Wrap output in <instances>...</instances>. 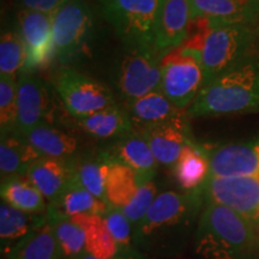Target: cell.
<instances>
[{
    "instance_id": "6da1fadb",
    "label": "cell",
    "mask_w": 259,
    "mask_h": 259,
    "mask_svg": "<svg viewBox=\"0 0 259 259\" xmlns=\"http://www.w3.org/2000/svg\"><path fill=\"white\" fill-rule=\"evenodd\" d=\"M204 199L193 192L158 193L144 219L134 228L135 246L150 257H174L193 242Z\"/></svg>"
},
{
    "instance_id": "7a4b0ae2",
    "label": "cell",
    "mask_w": 259,
    "mask_h": 259,
    "mask_svg": "<svg viewBox=\"0 0 259 259\" xmlns=\"http://www.w3.org/2000/svg\"><path fill=\"white\" fill-rule=\"evenodd\" d=\"M253 32L248 24L194 18L180 48L200 58L206 85L253 52Z\"/></svg>"
},
{
    "instance_id": "3957f363",
    "label": "cell",
    "mask_w": 259,
    "mask_h": 259,
    "mask_svg": "<svg viewBox=\"0 0 259 259\" xmlns=\"http://www.w3.org/2000/svg\"><path fill=\"white\" fill-rule=\"evenodd\" d=\"M193 251L202 259H259L257 226L232 209L208 203L200 212Z\"/></svg>"
},
{
    "instance_id": "277c9868",
    "label": "cell",
    "mask_w": 259,
    "mask_h": 259,
    "mask_svg": "<svg viewBox=\"0 0 259 259\" xmlns=\"http://www.w3.org/2000/svg\"><path fill=\"white\" fill-rule=\"evenodd\" d=\"M259 112V54H248L203 87L187 109L193 118Z\"/></svg>"
},
{
    "instance_id": "5b68a950",
    "label": "cell",
    "mask_w": 259,
    "mask_h": 259,
    "mask_svg": "<svg viewBox=\"0 0 259 259\" xmlns=\"http://www.w3.org/2000/svg\"><path fill=\"white\" fill-rule=\"evenodd\" d=\"M103 15L130 50H155L164 0H101Z\"/></svg>"
},
{
    "instance_id": "8992f818",
    "label": "cell",
    "mask_w": 259,
    "mask_h": 259,
    "mask_svg": "<svg viewBox=\"0 0 259 259\" xmlns=\"http://www.w3.org/2000/svg\"><path fill=\"white\" fill-rule=\"evenodd\" d=\"M161 69V92L181 111L189 109L205 83L200 58L178 47L162 57Z\"/></svg>"
},
{
    "instance_id": "52a82bcc",
    "label": "cell",
    "mask_w": 259,
    "mask_h": 259,
    "mask_svg": "<svg viewBox=\"0 0 259 259\" xmlns=\"http://www.w3.org/2000/svg\"><path fill=\"white\" fill-rule=\"evenodd\" d=\"M56 89L67 112L76 119L115 106L114 97L106 85L73 69L60 71Z\"/></svg>"
},
{
    "instance_id": "ba28073f",
    "label": "cell",
    "mask_w": 259,
    "mask_h": 259,
    "mask_svg": "<svg viewBox=\"0 0 259 259\" xmlns=\"http://www.w3.org/2000/svg\"><path fill=\"white\" fill-rule=\"evenodd\" d=\"M208 203L232 209L257 226L259 222V179L257 177L211 178L199 189Z\"/></svg>"
},
{
    "instance_id": "9c48e42d",
    "label": "cell",
    "mask_w": 259,
    "mask_h": 259,
    "mask_svg": "<svg viewBox=\"0 0 259 259\" xmlns=\"http://www.w3.org/2000/svg\"><path fill=\"white\" fill-rule=\"evenodd\" d=\"M94 25V15L85 0H69L53 16V42L60 61L72 59L85 45Z\"/></svg>"
},
{
    "instance_id": "30bf717a",
    "label": "cell",
    "mask_w": 259,
    "mask_h": 259,
    "mask_svg": "<svg viewBox=\"0 0 259 259\" xmlns=\"http://www.w3.org/2000/svg\"><path fill=\"white\" fill-rule=\"evenodd\" d=\"M162 57L155 50H130L122 59L118 88L126 101L161 90Z\"/></svg>"
},
{
    "instance_id": "8fae6325",
    "label": "cell",
    "mask_w": 259,
    "mask_h": 259,
    "mask_svg": "<svg viewBox=\"0 0 259 259\" xmlns=\"http://www.w3.org/2000/svg\"><path fill=\"white\" fill-rule=\"evenodd\" d=\"M17 19L19 35L23 38L27 50L25 72L46 67L56 57L53 17L44 12L22 9L19 10Z\"/></svg>"
},
{
    "instance_id": "7c38bea8",
    "label": "cell",
    "mask_w": 259,
    "mask_h": 259,
    "mask_svg": "<svg viewBox=\"0 0 259 259\" xmlns=\"http://www.w3.org/2000/svg\"><path fill=\"white\" fill-rule=\"evenodd\" d=\"M210 177H259V138L246 143L225 144L206 149Z\"/></svg>"
},
{
    "instance_id": "4fadbf2b",
    "label": "cell",
    "mask_w": 259,
    "mask_h": 259,
    "mask_svg": "<svg viewBox=\"0 0 259 259\" xmlns=\"http://www.w3.org/2000/svg\"><path fill=\"white\" fill-rule=\"evenodd\" d=\"M17 134L25 137L31 130L44 124L50 113L51 97L47 87L32 74H22L17 82Z\"/></svg>"
},
{
    "instance_id": "5bb4252c",
    "label": "cell",
    "mask_w": 259,
    "mask_h": 259,
    "mask_svg": "<svg viewBox=\"0 0 259 259\" xmlns=\"http://www.w3.org/2000/svg\"><path fill=\"white\" fill-rule=\"evenodd\" d=\"M153 151L157 163L163 166L176 164L181 151L190 142V131L183 115L161 124L139 128Z\"/></svg>"
},
{
    "instance_id": "9a60e30c",
    "label": "cell",
    "mask_w": 259,
    "mask_h": 259,
    "mask_svg": "<svg viewBox=\"0 0 259 259\" xmlns=\"http://www.w3.org/2000/svg\"><path fill=\"white\" fill-rule=\"evenodd\" d=\"M190 23L189 0H164L157 24L155 51L163 57L180 47L189 36Z\"/></svg>"
},
{
    "instance_id": "2e32d148",
    "label": "cell",
    "mask_w": 259,
    "mask_h": 259,
    "mask_svg": "<svg viewBox=\"0 0 259 259\" xmlns=\"http://www.w3.org/2000/svg\"><path fill=\"white\" fill-rule=\"evenodd\" d=\"M105 200L96 198L93 193L79 185L74 178L57 198L48 203L46 210L47 223L69 220L82 213L103 215L108 210Z\"/></svg>"
},
{
    "instance_id": "e0dca14e",
    "label": "cell",
    "mask_w": 259,
    "mask_h": 259,
    "mask_svg": "<svg viewBox=\"0 0 259 259\" xmlns=\"http://www.w3.org/2000/svg\"><path fill=\"white\" fill-rule=\"evenodd\" d=\"M191 19L206 17L257 27L259 0H189Z\"/></svg>"
},
{
    "instance_id": "ac0fdd59",
    "label": "cell",
    "mask_w": 259,
    "mask_h": 259,
    "mask_svg": "<svg viewBox=\"0 0 259 259\" xmlns=\"http://www.w3.org/2000/svg\"><path fill=\"white\" fill-rule=\"evenodd\" d=\"M109 163H121L132 169L154 177L156 170L157 161L148 142L138 132L118 138L108 150L101 153Z\"/></svg>"
},
{
    "instance_id": "d6986e66",
    "label": "cell",
    "mask_w": 259,
    "mask_h": 259,
    "mask_svg": "<svg viewBox=\"0 0 259 259\" xmlns=\"http://www.w3.org/2000/svg\"><path fill=\"white\" fill-rule=\"evenodd\" d=\"M73 173L74 166L70 158L40 157L29 168L27 178L50 203L69 185Z\"/></svg>"
},
{
    "instance_id": "ffe728a7",
    "label": "cell",
    "mask_w": 259,
    "mask_h": 259,
    "mask_svg": "<svg viewBox=\"0 0 259 259\" xmlns=\"http://www.w3.org/2000/svg\"><path fill=\"white\" fill-rule=\"evenodd\" d=\"M47 225L46 213H28L5 202L0 205V247L2 258L10 254L23 239Z\"/></svg>"
},
{
    "instance_id": "44dd1931",
    "label": "cell",
    "mask_w": 259,
    "mask_h": 259,
    "mask_svg": "<svg viewBox=\"0 0 259 259\" xmlns=\"http://www.w3.org/2000/svg\"><path fill=\"white\" fill-rule=\"evenodd\" d=\"M153 177L145 176L121 163H109L105 181V200L108 206L124 209L139 189Z\"/></svg>"
},
{
    "instance_id": "7402d4cb",
    "label": "cell",
    "mask_w": 259,
    "mask_h": 259,
    "mask_svg": "<svg viewBox=\"0 0 259 259\" xmlns=\"http://www.w3.org/2000/svg\"><path fill=\"white\" fill-rule=\"evenodd\" d=\"M174 177L185 192L202 189L210 177V161L205 148L190 142L174 164Z\"/></svg>"
},
{
    "instance_id": "603a6c76",
    "label": "cell",
    "mask_w": 259,
    "mask_h": 259,
    "mask_svg": "<svg viewBox=\"0 0 259 259\" xmlns=\"http://www.w3.org/2000/svg\"><path fill=\"white\" fill-rule=\"evenodd\" d=\"M42 157L18 134L2 136L0 142V171L2 180L11 178L27 177L29 168L35 161Z\"/></svg>"
},
{
    "instance_id": "cb8c5ba5",
    "label": "cell",
    "mask_w": 259,
    "mask_h": 259,
    "mask_svg": "<svg viewBox=\"0 0 259 259\" xmlns=\"http://www.w3.org/2000/svg\"><path fill=\"white\" fill-rule=\"evenodd\" d=\"M127 103L130 118L134 125H138L139 128L171 120L183 115L184 112L174 106L161 90L153 92Z\"/></svg>"
},
{
    "instance_id": "d4e9b609",
    "label": "cell",
    "mask_w": 259,
    "mask_h": 259,
    "mask_svg": "<svg viewBox=\"0 0 259 259\" xmlns=\"http://www.w3.org/2000/svg\"><path fill=\"white\" fill-rule=\"evenodd\" d=\"M77 125L96 138H121L134 132L135 125L127 111L113 106L92 115L77 118Z\"/></svg>"
},
{
    "instance_id": "484cf974",
    "label": "cell",
    "mask_w": 259,
    "mask_h": 259,
    "mask_svg": "<svg viewBox=\"0 0 259 259\" xmlns=\"http://www.w3.org/2000/svg\"><path fill=\"white\" fill-rule=\"evenodd\" d=\"M42 157L67 160L77 151L78 142L72 135L44 122L24 137Z\"/></svg>"
},
{
    "instance_id": "4316f807",
    "label": "cell",
    "mask_w": 259,
    "mask_h": 259,
    "mask_svg": "<svg viewBox=\"0 0 259 259\" xmlns=\"http://www.w3.org/2000/svg\"><path fill=\"white\" fill-rule=\"evenodd\" d=\"M71 220L84 231L87 253L100 259H109L118 255V244L109 232L103 215L82 213L73 216Z\"/></svg>"
},
{
    "instance_id": "83f0119b",
    "label": "cell",
    "mask_w": 259,
    "mask_h": 259,
    "mask_svg": "<svg viewBox=\"0 0 259 259\" xmlns=\"http://www.w3.org/2000/svg\"><path fill=\"white\" fill-rule=\"evenodd\" d=\"M2 198L12 208L28 213H46V198L27 177L2 180Z\"/></svg>"
},
{
    "instance_id": "f1b7e54d",
    "label": "cell",
    "mask_w": 259,
    "mask_h": 259,
    "mask_svg": "<svg viewBox=\"0 0 259 259\" xmlns=\"http://www.w3.org/2000/svg\"><path fill=\"white\" fill-rule=\"evenodd\" d=\"M2 259H63L51 226L45 225L23 239Z\"/></svg>"
},
{
    "instance_id": "f546056e",
    "label": "cell",
    "mask_w": 259,
    "mask_h": 259,
    "mask_svg": "<svg viewBox=\"0 0 259 259\" xmlns=\"http://www.w3.org/2000/svg\"><path fill=\"white\" fill-rule=\"evenodd\" d=\"M73 166L74 180L96 198L105 200V181L109 166V162L105 156L100 153L99 156L85 158L73 163Z\"/></svg>"
},
{
    "instance_id": "4dcf8cb0",
    "label": "cell",
    "mask_w": 259,
    "mask_h": 259,
    "mask_svg": "<svg viewBox=\"0 0 259 259\" xmlns=\"http://www.w3.org/2000/svg\"><path fill=\"white\" fill-rule=\"evenodd\" d=\"M27 50L19 32L6 31L0 40V77L16 78V74L24 69Z\"/></svg>"
},
{
    "instance_id": "1f68e13d",
    "label": "cell",
    "mask_w": 259,
    "mask_h": 259,
    "mask_svg": "<svg viewBox=\"0 0 259 259\" xmlns=\"http://www.w3.org/2000/svg\"><path fill=\"white\" fill-rule=\"evenodd\" d=\"M59 247L61 258L74 259L85 252V235L80 227L72 220L48 223Z\"/></svg>"
},
{
    "instance_id": "d6a6232c",
    "label": "cell",
    "mask_w": 259,
    "mask_h": 259,
    "mask_svg": "<svg viewBox=\"0 0 259 259\" xmlns=\"http://www.w3.org/2000/svg\"><path fill=\"white\" fill-rule=\"evenodd\" d=\"M18 102L15 78L0 77V128L2 136L17 134Z\"/></svg>"
},
{
    "instance_id": "836d02e7",
    "label": "cell",
    "mask_w": 259,
    "mask_h": 259,
    "mask_svg": "<svg viewBox=\"0 0 259 259\" xmlns=\"http://www.w3.org/2000/svg\"><path fill=\"white\" fill-rule=\"evenodd\" d=\"M103 218L112 236L118 244V254H132L138 251L134 241V226L121 210L109 206L103 213Z\"/></svg>"
},
{
    "instance_id": "e575fe53",
    "label": "cell",
    "mask_w": 259,
    "mask_h": 259,
    "mask_svg": "<svg viewBox=\"0 0 259 259\" xmlns=\"http://www.w3.org/2000/svg\"><path fill=\"white\" fill-rule=\"evenodd\" d=\"M156 196V184H155L153 180H150L148 181V183H145L144 185L139 189L138 193L136 194L135 198L132 199L124 209H121L124 215L128 219V221L132 223L134 228L144 219V216L147 215V212L149 211V209H150V206L153 205Z\"/></svg>"
},
{
    "instance_id": "d590c367",
    "label": "cell",
    "mask_w": 259,
    "mask_h": 259,
    "mask_svg": "<svg viewBox=\"0 0 259 259\" xmlns=\"http://www.w3.org/2000/svg\"><path fill=\"white\" fill-rule=\"evenodd\" d=\"M22 9L44 12L53 17L69 0H17Z\"/></svg>"
},
{
    "instance_id": "8d00e7d4",
    "label": "cell",
    "mask_w": 259,
    "mask_h": 259,
    "mask_svg": "<svg viewBox=\"0 0 259 259\" xmlns=\"http://www.w3.org/2000/svg\"><path fill=\"white\" fill-rule=\"evenodd\" d=\"M74 259H100V258H95L93 257V255H90L89 253H87V252H84V253L78 255V257ZM109 259H150V258H149L148 255H145L144 253H142L141 251H137L132 254H118L116 257L109 258Z\"/></svg>"
},
{
    "instance_id": "74e56055",
    "label": "cell",
    "mask_w": 259,
    "mask_h": 259,
    "mask_svg": "<svg viewBox=\"0 0 259 259\" xmlns=\"http://www.w3.org/2000/svg\"><path fill=\"white\" fill-rule=\"evenodd\" d=\"M253 52L259 54V23L254 28L253 32Z\"/></svg>"
},
{
    "instance_id": "f35d334b",
    "label": "cell",
    "mask_w": 259,
    "mask_h": 259,
    "mask_svg": "<svg viewBox=\"0 0 259 259\" xmlns=\"http://www.w3.org/2000/svg\"><path fill=\"white\" fill-rule=\"evenodd\" d=\"M257 232H258V236H259V222L257 223Z\"/></svg>"
},
{
    "instance_id": "ab89813d",
    "label": "cell",
    "mask_w": 259,
    "mask_h": 259,
    "mask_svg": "<svg viewBox=\"0 0 259 259\" xmlns=\"http://www.w3.org/2000/svg\"><path fill=\"white\" fill-rule=\"evenodd\" d=\"M242 2H246V0H242Z\"/></svg>"
},
{
    "instance_id": "60d3db41",
    "label": "cell",
    "mask_w": 259,
    "mask_h": 259,
    "mask_svg": "<svg viewBox=\"0 0 259 259\" xmlns=\"http://www.w3.org/2000/svg\"><path fill=\"white\" fill-rule=\"evenodd\" d=\"M258 179H259V177H258Z\"/></svg>"
}]
</instances>
